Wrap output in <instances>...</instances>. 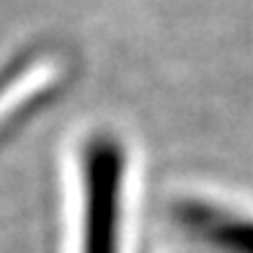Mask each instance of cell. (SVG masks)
I'll return each mask as SVG.
<instances>
[{
    "label": "cell",
    "instance_id": "1",
    "mask_svg": "<svg viewBox=\"0 0 253 253\" xmlns=\"http://www.w3.org/2000/svg\"><path fill=\"white\" fill-rule=\"evenodd\" d=\"M124 155L114 137H93L83 153V248L80 253H119Z\"/></svg>",
    "mask_w": 253,
    "mask_h": 253
},
{
    "label": "cell",
    "instance_id": "2",
    "mask_svg": "<svg viewBox=\"0 0 253 253\" xmlns=\"http://www.w3.org/2000/svg\"><path fill=\"white\" fill-rule=\"evenodd\" d=\"M189 225L220 253H253V220L214 210L186 212Z\"/></svg>",
    "mask_w": 253,
    "mask_h": 253
}]
</instances>
